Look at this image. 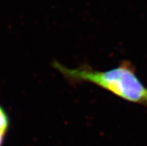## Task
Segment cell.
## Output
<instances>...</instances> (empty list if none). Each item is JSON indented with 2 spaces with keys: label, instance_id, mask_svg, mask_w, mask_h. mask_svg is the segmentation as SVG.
Segmentation results:
<instances>
[{
  "label": "cell",
  "instance_id": "6da1fadb",
  "mask_svg": "<svg viewBox=\"0 0 147 146\" xmlns=\"http://www.w3.org/2000/svg\"><path fill=\"white\" fill-rule=\"evenodd\" d=\"M52 66L72 83H94L128 102L147 104L146 88L129 61H122L117 67L108 71L95 70L87 65L69 68L56 61Z\"/></svg>",
  "mask_w": 147,
  "mask_h": 146
},
{
  "label": "cell",
  "instance_id": "7a4b0ae2",
  "mask_svg": "<svg viewBox=\"0 0 147 146\" xmlns=\"http://www.w3.org/2000/svg\"><path fill=\"white\" fill-rule=\"evenodd\" d=\"M10 126V118L5 110L0 105V146L3 144Z\"/></svg>",
  "mask_w": 147,
  "mask_h": 146
}]
</instances>
